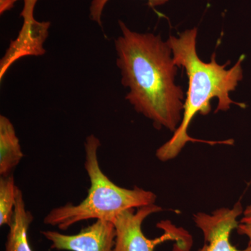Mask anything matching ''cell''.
<instances>
[{
  "mask_svg": "<svg viewBox=\"0 0 251 251\" xmlns=\"http://www.w3.org/2000/svg\"><path fill=\"white\" fill-rule=\"evenodd\" d=\"M121 35L115 40L126 99L156 128L174 132L182 120L184 93L175 84L178 67L167 41L152 33L131 30L119 21Z\"/></svg>",
  "mask_w": 251,
  "mask_h": 251,
  "instance_id": "cell-1",
  "label": "cell"
},
{
  "mask_svg": "<svg viewBox=\"0 0 251 251\" xmlns=\"http://www.w3.org/2000/svg\"><path fill=\"white\" fill-rule=\"evenodd\" d=\"M198 29H186L178 36H170L167 41L173 52V59L178 67H183L188 78V88L185 99L182 120L171 139L157 150L156 156L160 161L173 159L181 152L188 142H201L210 145H232V140L224 141H208L195 139L188 133L190 124L198 113L206 115L211 112V101L219 100L216 112L227 111L232 104L245 108L244 103L234 102L229 93L235 90L242 80V63L245 56L242 54L233 67L227 69L229 62L224 65L218 64L216 56L213 54L211 61L203 62L196 49Z\"/></svg>",
  "mask_w": 251,
  "mask_h": 251,
  "instance_id": "cell-2",
  "label": "cell"
},
{
  "mask_svg": "<svg viewBox=\"0 0 251 251\" xmlns=\"http://www.w3.org/2000/svg\"><path fill=\"white\" fill-rule=\"evenodd\" d=\"M100 146V140L94 134L86 138L85 168L91 184L87 197L76 205L68 203L54 208L44 218V224L67 230L80 221L96 219L112 222L126 209L155 204L156 196L151 191L137 186L133 189L120 187L104 174L98 159Z\"/></svg>",
  "mask_w": 251,
  "mask_h": 251,
  "instance_id": "cell-3",
  "label": "cell"
},
{
  "mask_svg": "<svg viewBox=\"0 0 251 251\" xmlns=\"http://www.w3.org/2000/svg\"><path fill=\"white\" fill-rule=\"evenodd\" d=\"M163 210L153 204L135 209H126L119 214L112 221L115 229L113 251H154L155 247L166 241L177 239L176 232L166 229L161 237L150 239L142 230V225L148 216Z\"/></svg>",
  "mask_w": 251,
  "mask_h": 251,
  "instance_id": "cell-4",
  "label": "cell"
},
{
  "mask_svg": "<svg viewBox=\"0 0 251 251\" xmlns=\"http://www.w3.org/2000/svg\"><path fill=\"white\" fill-rule=\"evenodd\" d=\"M21 16L23 24L17 38L11 41L9 49L0 62V79L18 59L27 56H41L45 53L44 42L49 36L50 22H39L34 17L38 0H23Z\"/></svg>",
  "mask_w": 251,
  "mask_h": 251,
  "instance_id": "cell-5",
  "label": "cell"
},
{
  "mask_svg": "<svg viewBox=\"0 0 251 251\" xmlns=\"http://www.w3.org/2000/svg\"><path fill=\"white\" fill-rule=\"evenodd\" d=\"M240 201L233 208H221L211 214L199 212L194 214L193 220L202 232L204 245L198 251H251L247 247L244 250L238 249L231 244L229 236L237 229L238 217L243 214Z\"/></svg>",
  "mask_w": 251,
  "mask_h": 251,
  "instance_id": "cell-6",
  "label": "cell"
},
{
  "mask_svg": "<svg viewBox=\"0 0 251 251\" xmlns=\"http://www.w3.org/2000/svg\"><path fill=\"white\" fill-rule=\"evenodd\" d=\"M50 248L57 251H113L115 229L112 222L97 220L77 234H64L57 231H42Z\"/></svg>",
  "mask_w": 251,
  "mask_h": 251,
  "instance_id": "cell-7",
  "label": "cell"
},
{
  "mask_svg": "<svg viewBox=\"0 0 251 251\" xmlns=\"http://www.w3.org/2000/svg\"><path fill=\"white\" fill-rule=\"evenodd\" d=\"M32 214L27 210L22 191L18 188L12 221L5 251H33L28 241V230L32 223Z\"/></svg>",
  "mask_w": 251,
  "mask_h": 251,
  "instance_id": "cell-8",
  "label": "cell"
},
{
  "mask_svg": "<svg viewBox=\"0 0 251 251\" xmlns=\"http://www.w3.org/2000/svg\"><path fill=\"white\" fill-rule=\"evenodd\" d=\"M24 157L16 130L9 118L0 116V175H11Z\"/></svg>",
  "mask_w": 251,
  "mask_h": 251,
  "instance_id": "cell-9",
  "label": "cell"
},
{
  "mask_svg": "<svg viewBox=\"0 0 251 251\" xmlns=\"http://www.w3.org/2000/svg\"><path fill=\"white\" fill-rule=\"evenodd\" d=\"M18 187L12 175L0 179V226H8L12 221Z\"/></svg>",
  "mask_w": 251,
  "mask_h": 251,
  "instance_id": "cell-10",
  "label": "cell"
},
{
  "mask_svg": "<svg viewBox=\"0 0 251 251\" xmlns=\"http://www.w3.org/2000/svg\"><path fill=\"white\" fill-rule=\"evenodd\" d=\"M110 0H92L90 6V18L93 22L99 25H102V16L104 9ZM149 6L155 8L162 6L168 2L169 0H147Z\"/></svg>",
  "mask_w": 251,
  "mask_h": 251,
  "instance_id": "cell-11",
  "label": "cell"
},
{
  "mask_svg": "<svg viewBox=\"0 0 251 251\" xmlns=\"http://www.w3.org/2000/svg\"><path fill=\"white\" fill-rule=\"evenodd\" d=\"M236 229L238 234L248 238V247L251 250V203L243 211V216Z\"/></svg>",
  "mask_w": 251,
  "mask_h": 251,
  "instance_id": "cell-12",
  "label": "cell"
},
{
  "mask_svg": "<svg viewBox=\"0 0 251 251\" xmlns=\"http://www.w3.org/2000/svg\"><path fill=\"white\" fill-rule=\"evenodd\" d=\"M18 1V0H0V14H4L6 11L12 9Z\"/></svg>",
  "mask_w": 251,
  "mask_h": 251,
  "instance_id": "cell-13",
  "label": "cell"
}]
</instances>
